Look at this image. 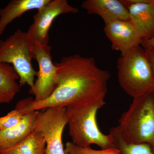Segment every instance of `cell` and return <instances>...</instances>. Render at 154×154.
Instances as JSON below:
<instances>
[{
    "instance_id": "1",
    "label": "cell",
    "mask_w": 154,
    "mask_h": 154,
    "mask_svg": "<svg viewBox=\"0 0 154 154\" xmlns=\"http://www.w3.org/2000/svg\"><path fill=\"white\" fill-rule=\"evenodd\" d=\"M57 67V81L49 97L35 102L32 97L22 99L15 108L23 114L49 107H66L105 99L110 74L99 68L92 57L78 54L64 57Z\"/></svg>"
},
{
    "instance_id": "2",
    "label": "cell",
    "mask_w": 154,
    "mask_h": 154,
    "mask_svg": "<svg viewBox=\"0 0 154 154\" xmlns=\"http://www.w3.org/2000/svg\"><path fill=\"white\" fill-rule=\"evenodd\" d=\"M105 103L102 99L66 107L69 133L73 143L82 147L96 144L101 149L114 148L111 135L101 132L96 121L98 110Z\"/></svg>"
},
{
    "instance_id": "3",
    "label": "cell",
    "mask_w": 154,
    "mask_h": 154,
    "mask_svg": "<svg viewBox=\"0 0 154 154\" xmlns=\"http://www.w3.org/2000/svg\"><path fill=\"white\" fill-rule=\"evenodd\" d=\"M117 127L127 143H148L154 150V91L134 98Z\"/></svg>"
},
{
    "instance_id": "4",
    "label": "cell",
    "mask_w": 154,
    "mask_h": 154,
    "mask_svg": "<svg viewBox=\"0 0 154 154\" xmlns=\"http://www.w3.org/2000/svg\"><path fill=\"white\" fill-rule=\"evenodd\" d=\"M117 69L119 85L133 99L154 91L153 75L140 45L119 58Z\"/></svg>"
},
{
    "instance_id": "5",
    "label": "cell",
    "mask_w": 154,
    "mask_h": 154,
    "mask_svg": "<svg viewBox=\"0 0 154 154\" xmlns=\"http://www.w3.org/2000/svg\"><path fill=\"white\" fill-rule=\"evenodd\" d=\"M33 42L27 32L18 29L5 40H0V63L12 64L19 77L20 87L34 84L37 72L31 63Z\"/></svg>"
},
{
    "instance_id": "6",
    "label": "cell",
    "mask_w": 154,
    "mask_h": 154,
    "mask_svg": "<svg viewBox=\"0 0 154 154\" xmlns=\"http://www.w3.org/2000/svg\"><path fill=\"white\" fill-rule=\"evenodd\" d=\"M44 110H40L35 130L45 141V154H64L62 134L67 124L66 107H49Z\"/></svg>"
},
{
    "instance_id": "7",
    "label": "cell",
    "mask_w": 154,
    "mask_h": 154,
    "mask_svg": "<svg viewBox=\"0 0 154 154\" xmlns=\"http://www.w3.org/2000/svg\"><path fill=\"white\" fill-rule=\"evenodd\" d=\"M51 47L33 42V57L38 63L39 69L34 85L29 94L35 97V102L43 101L51 96L55 89L57 81V67L53 63L51 54Z\"/></svg>"
},
{
    "instance_id": "8",
    "label": "cell",
    "mask_w": 154,
    "mask_h": 154,
    "mask_svg": "<svg viewBox=\"0 0 154 154\" xmlns=\"http://www.w3.org/2000/svg\"><path fill=\"white\" fill-rule=\"evenodd\" d=\"M79 11L77 8L70 5L66 0H50L33 15V23L27 32L28 37L32 42L48 45L50 28L55 18L61 14H76Z\"/></svg>"
},
{
    "instance_id": "9",
    "label": "cell",
    "mask_w": 154,
    "mask_h": 154,
    "mask_svg": "<svg viewBox=\"0 0 154 154\" xmlns=\"http://www.w3.org/2000/svg\"><path fill=\"white\" fill-rule=\"evenodd\" d=\"M104 32L111 43L113 50L126 55L140 45L141 39L137 30L129 21L113 20L105 23Z\"/></svg>"
},
{
    "instance_id": "10",
    "label": "cell",
    "mask_w": 154,
    "mask_h": 154,
    "mask_svg": "<svg viewBox=\"0 0 154 154\" xmlns=\"http://www.w3.org/2000/svg\"><path fill=\"white\" fill-rule=\"evenodd\" d=\"M128 9L129 21L141 40L154 37V6L150 0H120Z\"/></svg>"
},
{
    "instance_id": "11",
    "label": "cell",
    "mask_w": 154,
    "mask_h": 154,
    "mask_svg": "<svg viewBox=\"0 0 154 154\" xmlns=\"http://www.w3.org/2000/svg\"><path fill=\"white\" fill-rule=\"evenodd\" d=\"M40 110H33L23 116L20 122L12 128L0 131V152L10 148L27 138L35 130Z\"/></svg>"
},
{
    "instance_id": "12",
    "label": "cell",
    "mask_w": 154,
    "mask_h": 154,
    "mask_svg": "<svg viewBox=\"0 0 154 154\" xmlns=\"http://www.w3.org/2000/svg\"><path fill=\"white\" fill-rule=\"evenodd\" d=\"M89 14L101 17L105 23L113 20H129V13L120 0H86L82 5Z\"/></svg>"
},
{
    "instance_id": "13",
    "label": "cell",
    "mask_w": 154,
    "mask_h": 154,
    "mask_svg": "<svg viewBox=\"0 0 154 154\" xmlns=\"http://www.w3.org/2000/svg\"><path fill=\"white\" fill-rule=\"evenodd\" d=\"M50 0H12L0 9V36L6 27L17 18L30 10L40 9Z\"/></svg>"
},
{
    "instance_id": "14",
    "label": "cell",
    "mask_w": 154,
    "mask_h": 154,
    "mask_svg": "<svg viewBox=\"0 0 154 154\" xmlns=\"http://www.w3.org/2000/svg\"><path fill=\"white\" fill-rule=\"evenodd\" d=\"M19 75L9 63H0V104H8L13 101L21 88L17 80Z\"/></svg>"
},
{
    "instance_id": "15",
    "label": "cell",
    "mask_w": 154,
    "mask_h": 154,
    "mask_svg": "<svg viewBox=\"0 0 154 154\" xmlns=\"http://www.w3.org/2000/svg\"><path fill=\"white\" fill-rule=\"evenodd\" d=\"M46 143L43 137L36 130L25 140L0 152V154H45Z\"/></svg>"
},
{
    "instance_id": "16",
    "label": "cell",
    "mask_w": 154,
    "mask_h": 154,
    "mask_svg": "<svg viewBox=\"0 0 154 154\" xmlns=\"http://www.w3.org/2000/svg\"><path fill=\"white\" fill-rule=\"evenodd\" d=\"M113 140V147L119 151V154H154L153 149L148 143H128L125 141L117 127L110 131Z\"/></svg>"
},
{
    "instance_id": "17",
    "label": "cell",
    "mask_w": 154,
    "mask_h": 154,
    "mask_svg": "<svg viewBox=\"0 0 154 154\" xmlns=\"http://www.w3.org/2000/svg\"><path fill=\"white\" fill-rule=\"evenodd\" d=\"M64 154H119V151L114 148L97 150L91 148L90 146H80L68 141L65 144Z\"/></svg>"
},
{
    "instance_id": "18",
    "label": "cell",
    "mask_w": 154,
    "mask_h": 154,
    "mask_svg": "<svg viewBox=\"0 0 154 154\" xmlns=\"http://www.w3.org/2000/svg\"><path fill=\"white\" fill-rule=\"evenodd\" d=\"M23 116L21 112L15 108L5 116L0 117V131L16 126L22 120Z\"/></svg>"
},
{
    "instance_id": "19",
    "label": "cell",
    "mask_w": 154,
    "mask_h": 154,
    "mask_svg": "<svg viewBox=\"0 0 154 154\" xmlns=\"http://www.w3.org/2000/svg\"><path fill=\"white\" fill-rule=\"evenodd\" d=\"M144 49L146 56L149 63L154 78V47L145 48Z\"/></svg>"
},
{
    "instance_id": "20",
    "label": "cell",
    "mask_w": 154,
    "mask_h": 154,
    "mask_svg": "<svg viewBox=\"0 0 154 154\" xmlns=\"http://www.w3.org/2000/svg\"><path fill=\"white\" fill-rule=\"evenodd\" d=\"M140 45L144 49L154 47V37L147 40H141Z\"/></svg>"
},
{
    "instance_id": "21",
    "label": "cell",
    "mask_w": 154,
    "mask_h": 154,
    "mask_svg": "<svg viewBox=\"0 0 154 154\" xmlns=\"http://www.w3.org/2000/svg\"><path fill=\"white\" fill-rule=\"evenodd\" d=\"M150 3L154 6V0H150Z\"/></svg>"
},
{
    "instance_id": "22",
    "label": "cell",
    "mask_w": 154,
    "mask_h": 154,
    "mask_svg": "<svg viewBox=\"0 0 154 154\" xmlns=\"http://www.w3.org/2000/svg\"></svg>"
}]
</instances>
